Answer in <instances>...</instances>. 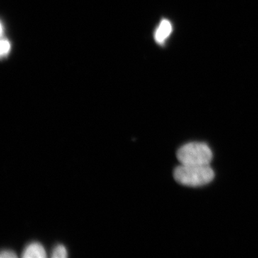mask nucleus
<instances>
[{"label":"nucleus","instance_id":"obj_1","mask_svg":"<svg viewBox=\"0 0 258 258\" xmlns=\"http://www.w3.org/2000/svg\"><path fill=\"white\" fill-rule=\"evenodd\" d=\"M174 177L179 184L197 187L211 182L215 177V172L210 165L181 164L174 169Z\"/></svg>","mask_w":258,"mask_h":258},{"label":"nucleus","instance_id":"obj_2","mask_svg":"<svg viewBox=\"0 0 258 258\" xmlns=\"http://www.w3.org/2000/svg\"><path fill=\"white\" fill-rule=\"evenodd\" d=\"M176 157L180 164L185 165H210L212 152L206 144L191 142L180 147Z\"/></svg>","mask_w":258,"mask_h":258},{"label":"nucleus","instance_id":"obj_3","mask_svg":"<svg viewBox=\"0 0 258 258\" xmlns=\"http://www.w3.org/2000/svg\"><path fill=\"white\" fill-rule=\"evenodd\" d=\"M46 256L45 248L38 242H32L28 244L22 254V257L24 258H44Z\"/></svg>","mask_w":258,"mask_h":258},{"label":"nucleus","instance_id":"obj_4","mask_svg":"<svg viewBox=\"0 0 258 258\" xmlns=\"http://www.w3.org/2000/svg\"><path fill=\"white\" fill-rule=\"evenodd\" d=\"M172 32V26L170 22L164 20L161 22L155 32V39L159 43H163Z\"/></svg>","mask_w":258,"mask_h":258},{"label":"nucleus","instance_id":"obj_5","mask_svg":"<svg viewBox=\"0 0 258 258\" xmlns=\"http://www.w3.org/2000/svg\"><path fill=\"white\" fill-rule=\"evenodd\" d=\"M52 257L53 258H66L68 257V251L64 245L58 244L52 251Z\"/></svg>","mask_w":258,"mask_h":258},{"label":"nucleus","instance_id":"obj_6","mask_svg":"<svg viewBox=\"0 0 258 258\" xmlns=\"http://www.w3.org/2000/svg\"><path fill=\"white\" fill-rule=\"evenodd\" d=\"M10 50V44L7 40H3L1 41V55L4 57L9 52Z\"/></svg>","mask_w":258,"mask_h":258},{"label":"nucleus","instance_id":"obj_7","mask_svg":"<svg viewBox=\"0 0 258 258\" xmlns=\"http://www.w3.org/2000/svg\"><path fill=\"white\" fill-rule=\"evenodd\" d=\"M18 257L16 253L13 251L9 250V249H6V250H3L0 254V257L1 258H16Z\"/></svg>","mask_w":258,"mask_h":258}]
</instances>
